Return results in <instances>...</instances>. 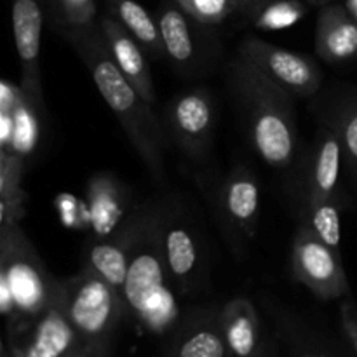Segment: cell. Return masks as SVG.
I'll list each match as a JSON object with an SVG mask.
<instances>
[{
	"label": "cell",
	"mask_w": 357,
	"mask_h": 357,
	"mask_svg": "<svg viewBox=\"0 0 357 357\" xmlns=\"http://www.w3.org/2000/svg\"><path fill=\"white\" fill-rule=\"evenodd\" d=\"M307 2L314 3V6H326V3H330L331 0H307Z\"/></svg>",
	"instance_id": "36"
},
{
	"label": "cell",
	"mask_w": 357,
	"mask_h": 357,
	"mask_svg": "<svg viewBox=\"0 0 357 357\" xmlns=\"http://www.w3.org/2000/svg\"><path fill=\"white\" fill-rule=\"evenodd\" d=\"M342 169L344 153L340 135L333 122L324 115L310 143L309 153L300 166L298 202L307 199H337L344 202Z\"/></svg>",
	"instance_id": "11"
},
{
	"label": "cell",
	"mask_w": 357,
	"mask_h": 357,
	"mask_svg": "<svg viewBox=\"0 0 357 357\" xmlns=\"http://www.w3.org/2000/svg\"><path fill=\"white\" fill-rule=\"evenodd\" d=\"M305 14L302 0H272L251 14V20L261 30H281L300 21Z\"/></svg>",
	"instance_id": "28"
},
{
	"label": "cell",
	"mask_w": 357,
	"mask_h": 357,
	"mask_svg": "<svg viewBox=\"0 0 357 357\" xmlns=\"http://www.w3.org/2000/svg\"><path fill=\"white\" fill-rule=\"evenodd\" d=\"M42 0H13V33L21 65V87L45 115L40 73V44L44 28Z\"/></svg>",
	"instance_id": "16"
},
{
	"label": "cell",
	"mask_w": 357,
	"mask_h": 357,
	"mask_svg": "<svg viewBox=\"0 0 357 357\" xmlns=\"http://www.w3.org/2000/svg\"><path fill=\"white\" fill-rule=\"evenodd\" d=\"M216 124V105L208 87L176 94L164 108V126L174 145L192 160L208 157Z\"/></svg>",
	"instance_id": "9"
},
{
	"label": "cell",
	"mask_w": 357,
	"mask_h": 357,
	"mask_svg": "<svg viewBox=\"0 0 357 357\" xmlns=\"http://www.w3.org/2000/svg\"><path fill=\"white\" fill-rule=\"evenodd\" d=\"M265 357H278V352H275V347L272 342H271V345H268V351H267V354H265Z\"/></svg>",
	"instance_id": "35"
},
{
	"label": "cell",
	"mask_w": 357,
	"mask_h": 357,
	"mask_svg": "<svg viewBox=\"0 0 357 357\" xmlns=\"http://www.w3.org/2000/svg\"><path fill=\"white\" fill-rule=\"evenodd\" d=\"M84 66L93 77L96 89L112 114L117 117L129 143L149 173L157 181L164 180V146H166V126L153 114L152 105L146 103L132 84L126 79L112 59L105 42L100 23L86 30L70 31L65 35Z\"/></svg>",
	"instance_id": "1"
},
{
	"label": "cell",
	"mask_w": 357,
	"mask_h": 357,
	"mask_svg": "<svg viewBox=\"0 0 357 357\" xmlns=\"http://www.w3.org/2000/svg\"><path fill=\"white\" fill-rule=\"evenodd\" d=\"M267 307L289 357H335L319 335L314 333L298 316L271 303Z\"/></svg>",
	"instance_id": "24"
},
{
	"label": "cell",
	"mask_w": 357,
	"mask_h": 357,
	"mask_svg": "<svg viewBox=\"0 0 357 357\" xmlns=\"http://www.w3.org/2000/svg\"><path fill=\"white\" fill-rule=\"evenodd\" d=\"M142 206L131 188L112 173H96L86 187V213L91 237L117 232Z\"/></svg>",
	"instance_id": "17"
},
{
	"label": "cell",
	"mask_w": 357,
	"mask_h": 357,
	"mask_svg": "<svg viewBox=\"0 0 357 357\" xmlns=\"http://www.w3.org/2000/svg\"><path fill=\"white\" fill-rule=\"evenodd\" d=\"M340 326L352 356L357 357V303L345 296L340 303Z\"/></svg>",
	"instance_id": "30"
},
{
	"label": "cell",
	"mask_w": 357,
	"mask_h": 357,
	"mask_svg": "<svg viewBox=\"0 0 357 357\" xmlns=\"http://www.w3.org/2000/svg\"><path fill=\"white\" fill-rule=\"evenodd\" d=\"M316 52L328 65H344L357 58V21L347 7L326 3L317 16Z\"/></svg>",
	"instance_id": "20"
},
{
	"label": "cell",
	"mask_w": 357,
	"mask_h": 357,
	"mask_svg": "<svg viewBox=\"0 0 357 357\" xmlns=\"http://www.w3.org/2000/svg\"><path fill=\"white\" fill-rule=\"evenodd\" d=\"M225 340L234 357H265L271 342L261 333L260 316L244 296L229 300L220 309Z\"/></svg>",
	"instance_id": "21"
},
{
	"label": "cell",
	"mask_w": 357,
	"mask_h": 357,
	"mask_svg": "<svg viewBox=\"0 0 357 357\" xmlns=\"http://www.w3.org/2000/svg\"><path fill=\"white\" fill-rule=\"evenodd\" d=\"M162 37L164 56L181 75H197L206 68L209 45L202 28H209L188 16L176 0H164L155 14Z\"/></svg>",
	"instance_id": "13"
},
{
	"label": "cell",
	"mask_w": 357,
	"mask_h": 357,
	"mask_svg": "<svg viewBox=\"0 0 357 357\" xmlns=\"http://www.w3.org/2000/svg\"><path fill=\"white\" fill-rule=\"evenodd\" d=\"M6 340L13 357H61L80 349L79 337L63 309L59 289L40 316L7 331Z\"/></svg>",
	"instance_id": "12"
},
{
	"label": "cell",
	"mask_w": 357,
	"mask_h": 357,
	"mask_svg": "<svg viewBox=\"0 0 357 357\" xmlns=\"http://www.w3.org/2000/svg\"><path fill=\"white\" fill-rule=\"evenodd\" d=\"M220 309L199 307L183 314L167 335L164 357H234L223 335Z\"/></svg>",
	"instance_id": "18"
},
{
	"label": "cell",
	"mask_w": 357,
	"mask_h": 357,
	"mask_svg": "<svg viewBox=\"0 0 357 357\" xmlns=\"http://www.w3.org/2000/svg\"><path fill=\"white\" fill-rule=\"evenodd\" d=\"M160 239L171 281L180 296L192 295L204 281L206 260L195 222L181 202L162 201Z\"/></svg>",
	"instance_id": "6"
},
{
	"label": "cell",
	"mask_w": 357,
	"mask_h": 357,
	"mask_svg": "<svg viewBox=\"0 0 357 357\" xmlns=\"http://www.w3.org/2000/svg\"><path fill=\"white\" fill-rule=\"evenodd\" d=\"M150 206H152V201L142 202L138 211L117 232L108 237H91L84 246L82 267L96 272L121 293L128 278L132 250L146 222Z\"/></svg>",
	"instance_id": "14"
},
{
	"label": "cell",
	"mask_w": 357,
	"mask_h": 357,
	"mask_svg": "<svg viewBox=\"0 0 357 357\" xmlns=\"http://www.w3.org/2000/svg\"><path fill=\"white\" fill-rule=\"evenodd\" d=\"M215 209L234 250L255 239L260 220L261 190L257 174L244 164L234 166L215 190Z\"/></svg>",
	"instance_id": "8"
},
{
	"label": "cell",
	"mask_w": 357,
	"mask_h": 357,
	"mask_svg": "<svg viewBox=\"0 0 357 357\" xmlns=\"http://www.w3.org/2000/svg\"><path fill=\"white\" fill-rule=\"evenodd\" d=\"M344 202L337 199H307L298 202L300 222L333 251L340 253V211Z\"/></svg>",
	"instance_id": "25"
},
{
	"label": "cell",
	"mask_w": 357,
	"mask_h": 357,
	"mask_svg": "<svg viewBox=\"0 0 357 357\" xmlns=\"http://www.w3.org/2000/svg\"><path fill=\"white\" fill-rule=\"evenodd\" d=\"M108 16L114 17L152 59H162L164 45L157 17L152 16L138 0H107Z\"/></svg>",
	"instance_id": "22"
},
{
	"label": "cell",
	"mask_w": 357,
	"mask_h": 357,
	"mask_svg": "<svg viewBox=\"0 0 357 357\" xmlns=\"http://www.w3.org/2000/svg\"><path fill=\"white\" fill-rule=\"evenodd\" d=\"M61 357H101V356H98V354H94V352H91V351H87V349H77V351H73V352H68V354H65V356H61Z\"/></svg>",
	"instance_id": "32"
},
{
	"label": "cell",
	"mask_w": 357,
	"mask_h": 357,
	"mask_svg": "<svg viewBox=\"0 0 357 357\" xmlns=\"http://www.w3.org/2000/svg\"><path fill=\"white\" fill-rule=\"evenodd\" d=\"M162 201H152L142 234L132 250L124 295L129 316L152 335L167 337L181 319L180 293L171 281L160 239Z\"/></svg>",
	"instance_id": "3"
},
{
	"label": "cell",
	"mask_w": 357,
	"mask_h": 357,
	"mask_svg": "<svg viewBox=\"0 0 357 357\" xmlns=\"http://www.w3.org/2000/svg\"><path fill=\"white\" fill-rule=\"evenodd\" d=\"M26 166L23 157L0 150V229L20 225L26 213V192L21 185Z\"/></svg>",
	"instance_id": "23"
},
{
	"label": "cell",
	"mask_w": 357,
	"mask_h": 357,
	"mask_svg": "<svg viewBox=\"0 0 357 357\" xmlns=\"http://www.w3.org/2000/svg\"><path fill=\"white\" fill-rule=\"evenodd\" d=\"M42 2H44V0H42Z\"/></svg>",
	"instance_id": "37"
},
{
	"label": "cell",
	"mask_w": 357,
	"mask_h": 357,
	"mask_svg": "<svg viewBox=\"0 0 357 357\" xmlns=\"http://www.w3.org/2000/svg\"><path fill=\"white\" fill-rule=\"evenodd\" d=\"M51 2V23L65 37L70 31L96 26V0H49Z\"/></svg>",
	"instance_id": "27"
},
{
	"label": "cell",
	"mask_w": 357,
	"mask_h": 357,
	"mask_svg": "<svg viewBox=\"0 0 357 357\" xmlns=\"http://www.w3.org/2000/svg\"><path fill=\"white\" fill-rule=\"evenodd\" d=\"M345 7H347L349 13H351L352 16H354V20L357 21V0H349L347 6H345Z\"/></svg>",
	"instance_id": "33"
},
{
	"label": "cell",
	"mask_w": 357,
	"mask_h": 357,
	"mask_svg": "<svg viewBox=\"0 0 357 357\" xmlns=\"http://www.w3.org/2000/svg\"><path fill=\"white\" fill-rule=\"evenodd\" d=\"M100 26L112 59L122 75L132 84V87L146 103H155V86L146 61L145 49L108 14L100 17Z\"/></svg>",
	"instance_id": "19"
},
{
	"label": "cell",
	"mask_w": 357,
	"mask_h": 357,
	"mask_svg": "<svg viewBox=\"0 0 357 357\" xmlns=\"http://www.w3.org/2000/svg\"><path fill=\"white\" fill-rule=\"evenodd\" d=\"M59 289L20 225L0 229V309L7 330L40 316Z\"/></svg>",
	"instance_id": "4"
},
{
	"label": "cell",
	"mask_w": 357,
	"mask_h": 357,
	"mask_svg": "<svg viewBox=\"0 0 357 357\" xmlns=\"http://www.w3.org/2000/svg\"><path fill=\"white\" fill-rule=\"evenodd\" d=\"M0 357H13L9 345H7V340H3L2 345H0Z\"/></svg>",
	"instance_id": "34"
},
{
	"label": "cell",
	"mask_w": 357,
	"mask_h": 357,
	"mask_svg": "<svg viewBox=\"0 0 357 357\" xmlns=\"http://www.w3.org/2000/svg\"><path fill=\"white\" fill-rule=\"evenodd\" d=\"M291 274L319 300L328 302L351 296L342 255L314 236L303 223H298L293 237Z\"/></svg>",
	"instance_id": "7"
},
{
	"label": "cell",
	"mask_w": 357,
	"mask_h": 357,
	"mask_svg": "<svg viewBox=\"0 0 357 357\" xmlns=\"http://www.w3.org/2000/svg\"><path fill=\"white\" fill-rule=\"evenodd\" d=\"M59 296L80 347L110 357L115 335L129 316L122 293L96 272L82 267L75 275L59 281Z\"/></svg>",
	"instance_id": "5"
},
{
	"label": "cell",
	"mask_w": 357,
	"mask_h": 357,
	"mask_svg": "<svg viewBox=\"0 0 357 357\" xmlns=\"http://www.w3.org/2000/svg\"><path fill=\"white\" fill-rule=\"evenodd\" d=\"M237 56L250 61L293 96H314L323 84V73L314 59L265 42L264 38L246 37L237 49Z\"/></svg>",
	"instance_id": "10"
},
{
	"label": "cell",
	"mask_w": 357,
	"mask_h": 357,
	"mask_svg": "<svg viewBox=\"0 0 357 357\" xmlns=\"http://www.w3.org/2000/svg\"><path fill=\"white\" fill-rule=\"evenodd\" d=\"M326 117L333 122L340 135L344 167L357 190V93L342 98L326 112Z\"/></svg>",
	"instance_id": "26"
},
{
	"label": "cell",
	"mask_w": 357,
	"mask_h": 357,
	"mask_svg": "<svg viewBox=\"0 0 357 357\" xmlns=\"http://www.w3.org/2000/svg\"><path fill=\"white\" fill-rule=\"evenodd\" d=\"M45 115L26 96L21 84L3 79L0 84V150L28 162L37 152Z\"/></svg>",
	"instance_id": "15"
},
{
	"label": "cell",
	"mask_w": 357,
	"mask_h": 357,
	"mask_svg": "<svg viewBox=\"0 0 357 357\" xmlns=\"http://www.w3.org/2000/svg\"><path fill=\"white\" fill-rule=\"evenodd\" d=\"M181 9L204 26H216L241 13V0H176Z\"/></svg>",
	"instance_id": "29"
},
{
	"label": "cell",
	"mask_w": 357,
	"mask_h": 357,
	"mask_svg": "<svg viewBox=\"0 0 357 357\" xmlns=\"http://www.w3.org/2000/svg\"><path fill=\"white\" fill-rule=\"evenodd\" d=\"M267 2H272V0H241V13L251 16L255 10L260 9V7L265 6Z\"/></svg>",
	"instance_id": "31"
},
{
	"label": "cell",
	"mask_w": 357,
	"mask_h": 357,
	"mask_svg": "<svg viewBox=\"0 0 357 357\" xmlns=\"http://www.w3.org/2000/svg\"><path fill=\"white\" fill-rule=\"evenodd\" d=\"M229 86L253 152L278 171L295 167L298 122L293 94L241 56H236L229 65Z\"/></svg>",
	"instance_id": "2"
}]
</instances>
